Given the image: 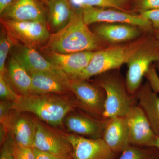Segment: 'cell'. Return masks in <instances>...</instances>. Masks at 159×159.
<instances>
[{
    "label": "cell",
    "instance_id": "1",
    "mask_svg": "<svg viewBox=\"0 0 159 159\" xmlns=\"http://www.w3.org/2000/svg\"><path fill=\"white\" fill-rule=\"evenodd\" d=\"M104 42L89 29L81 11H74L69 24L60 31L51 33L43 52L70 54L104 48Z\"/></svg>",
    "mask_w": 159,
    "mask_h": 159
},
{
    "label": "cell",
    "instance_id": "2",
    "mask_svg": "<svg viewBox=\"0 0 159 159\" xmlns=\"http://www.w3.org/2000/svg\"><path fill=\"white\" fill-rule=\"evenodd\" d=\"M54 94L30 93L20 96L13 110L31 113L52 127L63 126L65 118L77 108L75 99Z\"/></svg>",
    "mask_w": 159,
    "mask_h": 159
},
{
    "label": "cell",
    "instance_id": "3",
    "mask_svg": "<svg viewBox=\"0 0 159 159\" xmlns=\"http://www.w3.org/2000/svg\"><path fill=\"white\" fill-rule=\"evenodd\" d=\"M146 40L144 38L125 45L112 46L95 51L86 67L76 77L70 79L88 80L94 76L120 68L126 64L131 55Z\"/></svg>",
    "mask_w": 159,
    "mask_h": 159
},
{
    "label": "cell",
    "instance_id": "4",
    "mask_svg": "<svg viewBox=\"0 0 159 159\" xmlns=\"http://www.w3.org/2000/svg\"><path fill=\"white\" fill-rule=\"evenodd\" d=\"M96 84L105 93L104 110L102 119L124 117L134 104V96L129 93L125 82L117 74L104 73Z\"/></svg>",
    "mask_w": 159,
    "mask_h": 159
},
{
    "label": "cell",
    "instance_id": "5",
    "mask_svg": "<svg viewBox=\"0 0 159 159\" xmlns=\"http://www.w3.org/2000/svg\"><path fill=\"white\" fill-rule=\"evenodd\" d=\"M1 23L16 45L32 48H41L51 34L47 22L15 21L1 19Z\"/></svg>",
    "mask_w": 159,
    "mask_h": 159
},
{
    "label": "cell",
    "instance_id": "6",
    "mask_svg": "<svg viewBox=\"0 0 159 159\" xmlns=\"http://www.w3.org/2000/svg\"><path fill=\"white\" fill-rule=\"evenodd\" d=\"M159 61V49L147 40L131 55L126 63L125 84L129 93L134 96L141 88L142 79L154 61Z\"/></svg>",
    "mask_w": 159,
    "mask_h": 159
},
{
    "label": "cell",
    "instance_id": "7",
    "mask_svg": "<svg viewBox=\"0 0 159 159\" xmlns=\"http://www.w3.org/2000/svg\"><path fill=\"white\" fill-rule=\"evenodd\" d=\"M69 87L77 108L92 116L102 119L106 95L104 90L87 80L70 79Z\"/></svg>",
    "mask_w": 159,
    "mask_h": 159
},
{
    "label": "cell",
    "instance_id": "8",
    "mask_svg": "<svg viewBox=\"0 0 159 159\" xmlns=\"http://www.w3.org/2000/svg\"><path fill=\"white\" fill-rule=\"evenodd\" d=\"M36 118L33 148L62 158L72 157V148L66 134L60 132Z\"/></svg>",
    "mask_w": 159,
    "mask_h": 159
},
{
    "label": "cell",
    "instance_id": "9",
    "mask_svg": "<svg viewBox=\"0 0 159 159\" xmlns=\"http://www.w3.org/2000/svg\"><path fill=\"white\" fill-rule=\"evenodd\" d=\"M82 12L87 25L96 23H119L137 26L144 30H148L152 26L150 21L141 14H130L119 10L92 7L83 9Z\"/></svg>",
    "mask_w": 159,
    "mask_h": 159
},
{
    "label": "cell",
    "instance_id": "10",
    "mask_svg": "<svg viewBox=\"0 0 159 159\" xmlns=\"http://www.w3.org/2000/svg\"><path fill=\"white\" fill-rule=\"evenodd\" d=\"M72 148L73 159H117L118 154L102 139H89L74 134H66Z\"/></svg>",
    "mask_w": 159,
    "mask_h": 159
},
{
    "label": "cell",
    "instance_id": "11",
    "mask_svg": "<svg viewBox=\"0 0 159 159\" xmlns=\"http://www.w3.org/2000/svg\"><path fill=\"white\" fill-rule=\"evenodd\" d=\"M130 145L139 147H152L157 136L142 108L134 104L125 115Z\"/></svg>",
    "mask_w": 159,
    "mask_h": 159
},
{
    "label": "cell",
    "instance_id": "12",
    "mask_svg": "<svg viewBox=\"0 0 159 159\" xmlns=\"http://www.w3.org/2000/svg\"><path fill=\"white\" fill-rule=\"evenodd\" d=\"M11 57L18 61L29 74L34 73H45L69 78L54 64L41 55L36 49L17 44L12 48Z\"/></svg>",
    "mask_w": 159,
    "mask_h": 159
},
{
    "label": "cell",
    "instance_id": "13",
    "mask_svg": "<svg viewBox=\"0 0 159 159\" xmlns=\"http://www.w3.org/2000/svg\"><path fill=\"white\" fill-rule=\"evenodd\" d=\"M2 19L15 21H45L48 10L41 0H14L0 14Z\"/></svg>",
    "mask_w": 159,
    "mask_h": 159
},
{
    "label": "cell",
    "instance_id": "14",
    "mask_svg": "<svg viewBox=\"0 0 159 159\" xmlns=\"http://www.w3.org/2000/svg\"><path fill=\"white\" fill-rule=\"evenodd\" d=\"M5 124L8 127V133L15 144L33 148L36 118L31 117L27 113L13 110Z\"/></svg>",
    "mask_w": 159,
    "mask_h": 159
},
{
    "label": "cell",
    "instance_id": "15",
    "mask_svg": "<svg viewBox=\"0 0 159 159\" xmlns=\"http://www.w3.org/2000/svg\"><path fill=\"white\" fill-rule=\"evenodd\" d=\"M74 111L64 120L63 125L68 131L89 139H102L105 120L97 119L81 110Z\"/></svg>",
    "mask_w": 159,
    "mask_h": 159
},
{
    "label": "cell",
    "instance_id": "16",
    "mask_svg": "<svg viewBox=\"0 0 159 159\" xmlns=\"http://www.w3.org/2000/svg\"><path fill=\"white\" fill-rule=\"evenodd\" d=\"M95 51H84L70 54L43 52L44 56L68 77L74 78L88 65Z\"/></svg>",
    "mask_w": 159,
    "mask_h": 159
},
{
    "label": "cell",
    "instance_id": "17",
    "mask_svg": "<svg viewBox=\"0 0 159 159\" xmlns=\"http://www.w3.org/2000/svg\"><path fill=\"white\" fill-rule=\"evenodd\" d=\"M102 139L115 153L121 154L130 145L125 117L106 119Z\"/></svg>",
    "mask_w": 159,
    "mask_h": 159
},
{
    "label": "cell",
    "instance_id": "18",
    "mask_svg": "<svg viewBox=\"0 0 159 159\" xmlns=\"http://www.w3.org/2000/svg\"><path fill=\"white\" fill-rule=\"evenodd\" d=\"M30 75L32 80L31 93L73 96L69 89V78L45 73H34Z\"/></svg>",
    "mask_w": 159,
    "mask_h": 159
},
{
    "label": "cell",
    "instance_id": "19",
    "mask_svg": "<svg viewBox=\"0 0 159 159\" xmlns=\"http://www.w3.org/2000/svg\"><path fill=\"white\" fill-rule=\"evenodd\" d=\"M137 26L119 23H103L95 27L94 32L104 42L118 43L130 41L139 37Z\"/></svg>",
    "mask_w": 159,
    "mask_h": 159
},
{
    "label": "cell",
    "instance_id": "20",
    "mask_svg": "<svg viewBox=\"0 0 159 159\" xmlns=\"http://www.w3.org/2000/svg\"><path fill=\"white\" fill-rule=\"evenodd\" d=\"M134 96L154 133L159 138V97L157 93L154 92L147 82L141 87Z\"/></svg>",
    "mask_w": 159,
    "mask_h": 159
},
{
    "label": "cell",
    "instance_id": "21",
    "mask_svg": "<svg viewBox=\"0 0 159 159\" xmlns=\"http://www.w3.org/2000/svg\"><path fill=\"white\" fill-rule=\"evenodd\" d=\"M47 24L51 33L65 27L74 15V11L69 0H48Z\"/></svg>",
    "mask_w": 159,
    "mask_h": 159
},
{
    "label": "cell",
    "instance_id": "22",
    "mask_svg": "<svg viewBox=\"0 0 159 159\" xmlns=\"http://www.w3.org/2000/svg\"><path fill=\"white\" fill-rule=\"evenodd\" d=\"M6 74L9 82L19 95L24 96L31 93V75L13 57L9 59Z\"/></svg>",
    "mask_w": 159,
    "mask_h": 159
},
{
    "label": "cell",
    "instance_id": "23",
    "mask_svg": "<svg viewBox=\"0 0 159 159\" xmlns=\"http://www.w3.org/2000/svg\"><path fill=\"white\" fill-rule=\"evenodd\" d=\"M117 159H159V149L130 145Z\"/></svg>",
    "mask_w": 159,
    "mask_h": 159
},
{
    "label": "cell",
    "instance_id": "24",
    "mask_svg": "<svg viewBox=\"0 0 159 159\" xmlns=\"http://www.w3.org/2000/svg\"><path fill=\"white\" fill-rule=\"evenodd\" d=\"M16 45L10 34L2 27L0 35V74H6V62L9 53Z\"/></svg>",
    "mask_w": 159,
    "mask_h": 159
},
{
    "label": "cell",
    "instance_id": "25",
    "mask_svg": "<svg viewBox=\"0 0 159 159\" xmlns=\"http://www.w3.org/2000/svg\"><path fill=\"white\" fill-rule=\"evenodd\" d=\"M74 11H81L89 7L111 8L125 11L111 0H69Z\"/></svg>",
    "mask_w": 159,
    "mask_h": 159
},
{
    "label": "cell",
    "instance_id": "26",
    "mask_svg": "<svg viewBox=\"0 0 159 159\" xmlns=\"http://www.w3.org/2000/svg\"><path fill=\"white\" fill-rule=\"evenodd\" d=\"M20 95L16 93L9 82L6 74H0V97L1 100L16 102Z\"/></svg>",
    "mask_w": 159,
    "mask_h": 159
},
{
    "label": "cell",
    "instance_id": "27",
    "mask_svg": "<svg viewBox=\"0 0 159 159\" xmlns=\"http://www.w3.org/2000/svg\"><path fill=\"white\" fill-rule=\"evenodd\" d=\"M15 159H36L33 148L23 147L13 142Z\"/></svg>",
    "mask_w": 159,
    "mask_h": 159
},
{
    "label": "cell",
    "instance_id": "28",
    "mask_svg": "<svg viewBox=\"0 0 159 159\" xmlns=\"http://www.w3.org/2000/svg\"><path fill=\"white\" fill-rule=\"evenodd\" d=\"M1 146L0 159H15L13 152V141L8 134V136Z\"/></svg>",
    "mask_w": 159,
    "mask_h": 159
},
{
    "label": "cell",
    "instance_id": "29",
    "mask_svg": "<svg viewBox=\"0 0 159 159\" xmlns=\"http://www.w3.org/2000/svg\"><path fill=\"white\" fill-rule=\"evenodd\" d=\"M14 102L8 100H1L0 102V123L7 122L12 111Z\"/></svg>",
    "mask_w": 159,
    "mask_h": 159
},
{
    "label": "cell",
    "instance_id": "30",
    "mask_svg": "<svg viewBox=\"0 0 159 159\" xmlns=\"http://www.w3.org/2000/svg\"><path fill=\"white\" fill-rule=\"evenodd\" d=\"M145 77L154 92L159 93V77L155 68L150 66L145 74Z\"/></svg>",
    "mask_w": 159,
    "mask_h": 159
},
{
    "label": "cell",
    "instance_id": "31",
    "mask_svg": "<svg viewBox=\"0 0 159 159\" xmlns=\"http://www.w3.org/2000/svg\"><path fill=\"white\" fill-rule=\"evenodd\" d=\"M140 12L159 9V0H134Z\"/></svg>",
    "mask_w": 159,
    "mask_h": 159
},
{
    "label": "cell",
    "instance_id": "32",
    "mask_svg": "<svg viewBox=\"0 0 159 159\" xmlns=\"http://www.w3.org/2000/svg\"><path fill=\"white\" fill-rule=\"evenodd\" d=\"M140 14L149 21L154 28L159 30V9L142 11Z\"/></svg>",
    "mask_w": 159,
    "mask_h": 159
},
{
    "label": "cell",
    "instance_id": "33",
    "mask_svg": "<svg viewBox=\"0 0 159 159\" xmlns=\"http://www.w3.org/2000/svg\"><path fill=\"white\" fill-rule=\"evenodd\" d=\"M33 152L36 159H65L67 158H62L61 157L54 155L52 154L39 150L35 148H33Z\"/></svg>",
    "mask_w": 159,
    "mask_h": 159
},
{
    "label": "cell",
    "instance_id": "34",
    "mask_svg": "<svg viewBox=\"0 0 159 159\" xmlns=\"http://www.w3.org/2000/svg\"><path fill=\"white\" fill-rule=\"evenodd\" d=\"M14 0H0V14Z\"/></svg>",
    "mask_w": 159,
    "mask_h": 159
},
{
    "label": "cell",
    "instance_id": "35",
    "mask_svg": "<svg viewBox=\"0 0 159 159\" xmlns=\"http://www.w3.org/2000/svg\"><path fill=\"white\" fill-rule=\"evenodd\" d=\"M111 1L122 8V5L125 4L127 0H111Z\"/></svg>",
    "mask_w": 159,
    "mask_h": 159
},
{
    "label": "cell",
    "instance_id": "36",
    "mask_svg": "<svg viewBox=\"0 0 159 159\" xmlns=\"http://www.w3.org/2000/svg\"><path fill=\"white\" fill-rule=\"evenodd\" d=\"M152 147H155L156 148H159V138L157 137L156 139L154 142Z\"/></svg>",
    "mask_w": 159,
    "mask_h": 159
},
{
    "label": "cell",
    "instance_id": "37",
    "mask_svg": "<svg viewBox=\"0 0 159 159\" xmlns=\"http://www.w3.org/2000/svg\"><path fill=\"white\" fill-rule=\"evenodd\" d=\"M41 1L44 3V4H45L46 5H47V3H48V0H41Z\"/></svg>",
    "mask_w": 159,
    "mask_h": 159
},
{
    "label": "cell",
    "instance_id": "38",
    "mask_svg": "<svg viewBox=\"0 0 159 159\" xmlns=\"http://www.w3.org/2000/svg\"><path fill=\"white\" fill-rule=\"evenodd\" d=\"M157 39L158 40V42L159 44V31L158 32L157 34Z\"/></svg>",
    "mask_w": 159,
    "mask_h": 159
},
{
    "label": "cell",
    "instance_id": "39",
    "mask_svg": "<svg viewBox=\"0 0 159 159\" xmlns=\"http://www.w3.org/2000/svg\"><path fill=\"white\" fill-rule=\"evenodd\" d=\"M65 159H73V158H72V157H70V158H66Z\"/></svg>",
    "mask_w": 159,
    "mask_h": 159
}]
</instances>
